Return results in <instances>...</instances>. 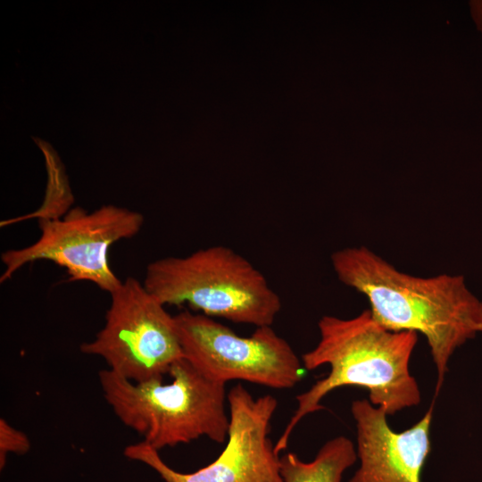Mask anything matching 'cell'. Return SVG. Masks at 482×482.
Wrapping results in <instances>:
<instances>
[{"label": "cell", "mask_w": 482, "mask_h": 482, "mask_svg": "<svg viewBox=\"0 0 482 482\" xmlns=\"http://www.w3.org/2000/svg\"><path fill=\"white\" fill-rule=\"evenodd\" d=\"M318 328V344L303 353L301 361L307 370L326 364L330 370L296 396V409L275 445L278 454L287 449L299 422L322 410L323 398L338 387L366 388L371 404L381 407L387 416L417 406L421 401L409 368L418 333L388 330L373 319L369 309L350 319L325 315Z\"/></svg>", "instance_id": "obj_2"}, {"label": "cell", "mask_w": 482, "mask_h": 482, "mask_svg": "<svg viewBox=\"0 0 482 482\" xmlns=\"http://www.w3.org/2000/svg\"><path fill=\"white\" fill-rule=\"evenodd\" d=\"M351 412L360 466L349 482H421L431 450L433 405L417 423L401 432L393 430L386 411L367 399L354 400Z\"/></svg>", "instance_id": "obj_9"}, {"label": "cell", "mask_w": 482, "mask_h": 482, "mask_svg": "<svg viewBox=\"0 0 482 482\" xmlns=\"http://www.w3.org/2000/svg\"><path fill=\"white\" fill-rule=\"evenodd\" d=\"M163 378L133 382L111 370L99 371L104 396L127 427L160 451L201 436L216 443L228 437L226 384L210 379L182 358Z\"/></svg>", "instance_id": "obj_3"}, {"label": "cell", "mask_w": 482, "mask_h": 482, "mask_svg": "<svg viewBox=\"0 0 482 482\" xmlns=\"http://www.w3.org/2000/svg\"><path fill=\"white\" fill-rule=\"evenodd\" d=\"M142 283L164 306L188 304L208 317L256 328L271 326L282 305L264 275L225 245L155 260Z\"/></svg>", "instance_id": "obj_4"}, {"label": "cell", "mask_w": 482, "mask_h": 482, "mask_svg": "<svg viewBox=\"0 0 482 482\" xmlns=\"http://www.w3.org/2000/svg\"><path fill=\"white\" fill-rule=\"evenodd\" d=\"M30 448L29 437L22 431L11 426L6 420H0V469L6 463L9 453L24 454Z\"/></svg>", "instance_id": "obj_11"}, {"label": "cell", "mask_w": 482, "mask_h": 482, "mask_svg": "<svg viewBox=\"0 0 482 482\" xmlns=\"http://www.w3.org/2000/svg\"><path fill=\"white\" fill-rule=\"evenodd\" d=\"M229 428L222 453L191 473L171 469L159 451L145 441L125 447L124 455L155 470L165 482H284L279 454L270 438L278 401L266 395L254 398L242 385L228 393Z\"/></svg>", "instance_id": "obj_8"}, {"label": "cell", "mask_w": 482, "mask_h": 482, "mask_svg": "<svg viewBox=\"0 0 482 482\" xmlns=\"http://www.w3.org/2000/svg\"><path fill=\"white\" fill-rule=\"evenodd\" d=\"M470 5L472 19L482 33V0L471 1Z\"/></svg>", "instance_id": "obj_12"}, {"label": "cell", "mask_w": 482, "mask_h": 482, "mask_svg": "<svg viewBox=\"0 0 482 482\" xmlns=\"http://www.w3.org/2000/svg\"><path fill=\"white\" fill-rule=\"evenodd\" d=\"M357 459L353 443L338 436L327 441L311 461H302L294 453L283 454L280 473L284 482H342L344 473Z\"/></svg>", "instance_id": "obj_10"}, {"label": "cell", "mask_w": 482, "mask_h": 482, "mask_svg": "<svg viewBox=\"0 0 482 482\" xmlns=\"http://www.w3.org/2000/svg\"><path fill=\"white\" fill-rule=\"evenodd\" d=\"M143 224L140 212L112 204L93 212L77 207L58 219L38 220L41 234L37 241L2 253L4 270L0 282L25 264L45 260L65 269L70 281H89L111 294L122 281L109 264V249L137 235Z\"/></svg>", "instance_id": "obj_5"}, {"label": "cell", "mask_w": 482, "mask_h": 482, "mask_svg": "<svg viewBox=\"0 0 482 482\" xmlns=\"http://www.w3.org/2000/svg\"><path fill=\"white\" fill-rule=\"evenodd\" d=\"M331 263L343 284L366 296L378 324L425 337L437 372L438 393L453 353L482 333V301L464 277L403 273L366 246L338 250L331 254Z\"/></svg>", "instance_id": "obj_1"}, {"label": "cell", "mask_w": 482, "mask_h": 482, "mask_svg": "<svg viewBox=\"0 0 482 482\" xmlns=\"http://www.w3.org/2000/svg\"><path fill=\"white\" fill-rule=\"evenodd\" d=\"M110 295L104 327L80 351L101 357L109 370L133 382L163 378L184 358L174 316L132 277Z\"/></svg>", "instance_id": "obj_6"}, {"label": "cell", "mask_w": 482, "mask_h": 482, "mask_svg": "<svg viewBox=\"0 0 482 482\" xmlns=\"http://www.w3.org/2000/svg\"><path fill=\"white\" fill-rule=\"evenodd\" d=\"M183 357L204 376L226 384L244 380L274 389L294 387L303 366L292 346L271 326L241 337L202 313L174 316Z\"/></svg>", "instance_id": "obj_7"}]
</instances>
